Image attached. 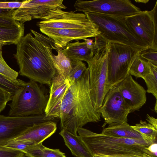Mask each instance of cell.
Masks as SVG:
<instances>
[{
	"instance_id": "6da1fadb",
	"label": "cell",
	"mask_w": 157,
	"mask_h": 157,
	"mask_svg": "<svg viewBox=\"0 0 157 157\" xmlns=\"http://www.w3.org/2000/svg\"><path fill=\"white\" fill-rule=\"evenodd\" d=\"M17 44L14 55L19 67V73L30 80L50 86L56 73L53 60L52 49H59L48 36L33 30Z\"/></svg>"
},
{
	"instance_id": "7a4b0ae2",
	"label": "cell",
	"mask_w": 157,
	"mask_h": 157,
	"mask_svg": "<svg viewBox=\"0 0 157 157\" xmlns=\"http://www.w3.org/2000/svg\"><path fill=\"white\" fill-rule=\"evenodd\" d=\"M101 116L90 98L87 68L71 85L54 116L60 119L62 129L76 135L78 128L89 122H99Z\"/></svg>"
},
{
	"instance_id": "3957f363",
	"label": "cell",
	"mask_w": 157,
	"mask_h": 157,
	"mask_svg": "<svg viewBox=\"0 0 157 157\" xmlns=\"http://www.w3.org/2000/svg\"><path fill=\"white\" fill-rule=\"evenodd\" d=\"M77 132L93 156H113L127 154L147 155L157 157L149 147L155 143L143 139L121 138L98 134L79 127Z\"/></svg>"
},
{
	"instance_id": "277c9868",
	"label": "cell",
	"mask_w": 157,
	"mask_h": 157,
	"mask_svg": "<svg viewBox=\"0 0 157 157\" xmlns=\"http://www.w3.org/2000/svg\"><path fill=\"white\" fill-rule=\"evenodd\" d=\"M84 13L88 19L98 26L101 32L98 36L106 43L112 42L125 45L141 52L150 48L131 31L125 21V17Z\"/></svg>"
},
{
	"instance_id": "5b68a950",
	"label": "cell",
	"mask_w": 157,
	"mask_h": 157,
	"mask_svg": "<svg viewBox=\"0 0 157 157\" xmlns=\"http://www.w3.org/2000/svg\"><path fill=\"white\" fill-rule=\"evenodd\" d=\"M48 98L36 82L30 80L13 95L8 116L25 117L45 114Z\"/></svg>"
},
{
	"instance_id": "8992f818",
	"label": "cell",
	"mask_w": 157,
	"mask_h": 157,
	"mask_svg": "<svg viewBox=\"0 0 157 157\" xmlns=\"http://www.w3.org/2000/svg\"><path fill=\"white\" fill-rule=\"evenodd\" d=\"M107 47V78L108 90L118 85L128 75L130 68L140 51L121 44L108 42Z\"/></svg>"
},
{
	"instance_id": "52a82bcc",
	"label": "cell",
	"mask_w": 157,
	"mask_h": 157,
	"mask_svg": "<svg viewBox=\"0 0 157 157\" xmlns=\"http://www.w3.org/2000/svg\"><path fill=\"white\" fill-rule=\"evenodd\" d=\"M107 47L97 51L87 63L89 72L90 93L91 100L97 111L101 107L106 94L107 78Z\"/></svg>"
},
{
	"instance_id": "ba28073f",
	"label": "cell",
	"mask_w": 157,
	"mask_h": 157,
	"mask_svg": "<svg viewBox=\"0 0 157 157\" xmlns=\"http://www.w3.org/2000/svg\"><path fill=\"white\" fill-rule=\"evenodd\" d=\"M125 21L138 39L157 51V1L151 10L141 11L126 16Z\"/></svg>"
},
{
	"instance_id": "9c48e42d",
	"label": "cell",
	"mask_w": 157,
	"mask_h": 157,
	"mask_svg": "<svg viewBox=\"0 0 157 157\" xmlns=\"http://www.w3.org/2000/svg\"><path fill=\"white\" fill-rule=\"evenodd\" d=\"M36 23L40 28L98 29V26L88 19L85 13L57 9L48 11Z\"/></svg>"
},
{
	"instance_id": "30bf717a",
	"label": "cell",
	"mask_w": 157,
	"mask_h": 157,
	"mask_svg": "<svg viewBox=\"0 0 157 157\" xmlns=\"http://www.w3.org/2000/svg\"><path fill=\"white\" fill-rule=\"evenodd\" d=\"M74 7L76 11L125 17L140 12L139 7L129 0H77Z\"/></svg>"
},
{
	"instance_id": "8fae6325",
	"label": "cell",
	"mask_w": 157,
	"mask_h": 157,
	"mask_svg": "<svg viewBox=\"0 0 157 157\" xmlns=\"http://www.w3.org/2000/svg\"><path fill=\"white\" fill-rule=\"evenodd\" d=\"M104 120L102 127L128 123L130 113L119 90L118 85L111 88L105 96L100 108L97 111Z\"/></svg>"
},
{
	"instance_id": "7c38bea8",
	"label": "cell",
	"mask_w": 157,
	"mask_h": 157,
	"mask_svg": "<svg viewBox=\"0 0 157 157\" xmlns=\"http://www.w3.org/2000/svg\"><path fill=\"white\" fill-rule=\"evenodd\" d=\"M57 117H47L45 114L25 117L0 115V146H2L20 135L35 123L54 121Z\"/></svg>"
},
{
	"instance_id": "4fadbf2b",
	"label": "cell",
	"mask_w": 157,
	"mask_h": 157,
	"mask_svg": "<svg viewBox=\"0 0 157 157\" xmlns=\"http://www.w3.org/2000/svg\"><path fill=\"white\" fill-rule=\"evenodd\" d=\"M63 0H26L21 7L13 11L11 17L14 20L21 23L33 19H39L45 16L50 10L67 8Z\"/></svg>"
},
{
	"instance_id": "5bb4252c",
	"label": "cell",
	"mask_w": 157,
	"mask_h": 157,
	"mask_svg": "<svg viewBox=\"0 0 157 157\" xmlns=\"http://www.w3.org/2000/svg\"><path fill=\"white\" fill-rule=\"evenodd\" d=\"M40 31L54 42L55 46L64 49L70 42L95 37L101 33L99 29L40 28Z\"/></svg>"
},
{
	"instance_id": "9a60e30c",
	"label": "cell",
	"mask_w": 157,
	"mask_h": 157,
	"mask_svg": "<svg viewBox=\"0 0 157 157\" xmlns=\"http://www.w3.org/2000/svg\"><path fill=\"white\" fill-rule=\"evenodd\" d=\"M118 85L130 113L139 110L146 103V90L132 76L128 75Z\"/></svg>"
},
{
	"instance_id": "2e32d148",
	"label": "cell",
	"mask_w": 157,
	"mask_h": 157,
	"mask_svg": "<svg viewBox=\"0 0 157 157\" xmlns=\"http://www.w3.org/2000/svg\"><path fill=\"white\" fill-rule=\"evenodd\" d=\"M71 84L68 80H64L56 73L50 86L49 95L45 110L46 116L54 117Z\"/></svg>"
},
{
	"instance_id": "e0dca14e",
	"label": "cell",
	"mask_w": 157,
	"mask_h": 157,
	"mask_svg": "<svg viewBox=\"0 0 157 157\" xmlns=\"http://www.w3.org/2000/svg\"><path fill=\"white\" fill-rule=\"evenodd\" d=\"M83 42L78 41L69 43L63 49L62 53L72 60L85 61L87 63L92 58L98 50L103 47L90 38L84 40Z\"/></svg>"
},
{
	"instance_id": "ac0fdd59",
	"label": "cell",
	"mask_w": 157,
	"mask_h": 157,
	"mask_svg": "<svg viewBox=\"0 0 157 157\" xmlns=\"http://www.w3.org/2000/svg\"><path fill=\"white\" fill-rule=\"evenodd\" d=\"M56 129V123L53 121L35 123L10 141L28 140L39 144L52 135Z\"/></svg>"
},
{
	"instance_id": "d6986e66",
	"label": "cell",
	"mask_w": 157,
	"mask_h": 157,
	"mask_svg": "<svg viewBox=\"0 0 157 157\" xmlns=\"http://www.w3.org/2000/svg\"><path fill=\"white\" fill-rule=\"evenodd\" d=\"M63 137L65 145L75 157H93L86 145L80 136L62 129L59 133Z\"/></svg>"
},
{
	"instance_id": "ffe728a7",
	"label": "cell",
	"mask_w": 157,
	"mask_h": 157,
	"mask_svg": "<svg viewBox=\"0 0 157 157\" xmlns=\"http://www.w3.org/2000/svg\"><path fill=\"white\" fill-rule=\"evenodd\" d=\"M24 25L20 22L12 25H0V42L4 45H17L24 36Z\"/></svg>"
},
{
	"instance_id": "44dd1931",
	"label": "cell",
	"mask_w": 157,
	"mask_h": 157,
	"mask_svg": "<svg viewBox=\"0 0 157 157\" xmlns=\"http://www.w3.org/2000/svg\"><path fill=\"white\" fill-rule=\"evenodd\" d=\"M101 133L117 138L143 139L140 134L128 123L108 126L103 129Z\"/></svg>"
},
{
	"instance_id": "7402d4cb",
	"label": "cell",
	"mask_w": 157,
	"mask_h": 157,
	"mask_svg": "<svg viewBox=\"0 0 157 157\" xmlns=\"http://www.w3.org/2000/svg\"><path fill=\"white\" fill-rule=\"evenodd\" d=\"M29 157H66L59 149H52L43 146L42 143L34 145L23 151Z\"/></svg>"
},
{
	"instance_id": "603a6c76",
	"label": "cell",
	"mask_w": 157,
	"mask_h": 157,
	"mask_svg": "<svg viewBox=\"0 0 157 157\" xmlns=\"http://www.w3.org/2000/svg\"><path fill=\"white\" fill-rule=\"evenodd\" d=\"M61 50H58L57 55H53V60L56 73L67 80L72 68L71 60L65 56Z\"/></svg>"
},
{
	"instance_id": "cb8c5ba5",
	"label": "cell",
	"mask_w": 157,
	"mask_h": 157,
	"mask_svg": "<svg viewBox=\"0 0 157 157\" xmlns=\"http://www.w3.org/2000/svg\"><path fill=\"white\" fill-rule=\"evenodd\" d=\"M151 71L149 63L141 58L140 53L132 64L128 75L143 79Z\"/></svg>"
},
{
	"instance_id": "d4e9b609",
	"label": "cell",
	"mask_w": 157,
	"mask_h": 157,
	"mask_svg": "<svg viewBox=\"0 0 157 157\" xmlns=\"http://www.w3.org/2000/svg\"><path fill=\"white\" fill-rule=\"evenodd\" d=\"M132 127L140 133L145 140L156 143L157 128L141 120Z\"/></svg>"
},
{
	"instance_id": "484cf974",
	"label": "cell",
	"mask_w": 157,
	"mask_h": 157,
	"mask_svg": "<svg viewBox=\"0 0 157 157\" xmlns=\"http://www.w3.org/2000/svg\"><path fill=\"white\" fill-rule=\"evenodd\" d=\"M150 66V72L143 79L147 86V92L151 93L157 98V66L149 62Z\"/></svg>"
},
{
	"instance_id": "4316f807",
	"label": "cell",
	"mask_w": 157,
	"mask_h": 157,
	"mask_svg": "<svg viewBox=\"0 0 157 157\" xmlns=\"http://www.w3.org/2000/svg\"><path fill=\"white\" fill-rule=\"evenodd\" d=\"M26 82L20 79L13 80L0 74V87L13 95L16 91L25 85Z\"/></svg>"
},
{
	"instance_id": "83f0119b",
	"label": "cell",
	"mask_w": 157,
	"mask_h": 157,
	"mask_svg": "<svg viewBox=\"0 0 157 157\" xmlns=\"http://www.w3.org/2000/svg\"><path fill=\"white\" fill-rule=\"evenodd\" d=\"M71 63L72 68L68 79L71 84L78 79L87 68L82 61L71 60Z\"/></svg>"
},
{
	"instance_id": "f1b7e54d",
	"label": "cell",
	"mask_w": 157,
	"mask_h": 157,
	"mask_svg": "<svg viewBox=\"0 0 157 157\" xmlns=\"http://www.w3.org/2000/svg\"><path fill=\"white\" fill-rule=\"evenodd\" d=\"M36 144H37L33 141L19 140L10 141L2 146L21 151L23 152L26 149Z\"/></svg>"
},
{
	"instance_id": "f546056e",
	"label": "cell",
	"mask_w": 157,
	"mask_h": 157,
	"mask_svg": "<svg viewBox=\"0 0 157 157\" xmlns=\"http://www.w3.org/2000/svg\"><path fill=\"white\" fill-rule=\"evenodd\" d=\"M0 74L13 80L17 79L18 73L10 67L3 58H0Z\"/></svg>"
},
{
	"instance_id": "4dcf8cb0",
	"label": "cell",
	"mask_w": 157,
	"mask_h": 157,
	"mask_svg": "<svg viewBox=\"0 0 157 157\" xmlns=\"http://www.w3.org/2000/svg\"><path fill=\"white\" fill-rule=\"evenodd\" d=\"M140 56L144 59L157 66V51L149 48L140 52Z\"/></svg>"
},
{
	"instance_id": "1f68e13d",
	"label": "cell",
	"mask_w": 157,
	"mask_h": 157,
	"mask_svg": "<svg viewBox=\"0 0 157 157\" xmlns=\"http://www.w3.org/2000/svg\"><path fill=\"white\" fill-rule=\"evenodd\" d=\"M25 154L22 151L2 146L0 149V157H24Z\"/></svg>"
},
{
	"instance_id": "d6a6232c",
	"label": "cell",
	"mask_w": 157,
	"mask_h": 157,
	"mask_svg": "<svg viewBox=\"0 0 157 157\" xmlns=\"http://www.w3.org/2000/svg\"><path fill=\"white\" fill-rule=\"evenodd\" d=\"M13 95L0 87V113L5 108L7 103L11 101Z\"/></svg>"
},
{
	"instance_id": "836d02e7",
	"label": "cell",
	"mask_w": 157,
	"mask_h": 157,
	"mask_svg": "<svg viewBox=\"0 0 157 157\" xmlns=\"http://www.w3.org/2000/svg\"><path fill=\"white\" fill-rule=\"evenodd\" d=\"M24 2L22 1H0V9H17L20 8Z\"/></svg>"
},
{
	"instance_id": "e575fe53",
	"label": "cell",
	"mask_w": 157,
	"mask_h": 157,
	"mask_svg": "<svg viewBox=\"0 0 157 157\" xmlns=\"http://www.w3.org/2000/svg\"><path fill=\"white\" fill-rule=\"evenodd\" d=\"M18 22L13 19L11 16L0 15V25H12Z\"/></svg>"
},
{
	"instance_id": "d590c367",
	"label": "cell",
	"mask_w": 157,
	"mask_h": 157,
	"mask_svg": "<svg viewBox=\"0 0 157 157\" xmlns=\"http://www.w3.org/2000/svg\"><path fill=\"white\" fill-rule=\"evenodd\" d=\"M104 156L106 157H155L147 155H140L132 154H127L113 156Z\"/></svg>"
},
{
	"instance_id": "8d00e7d4",
	"label": "cell",
	"mask_w": 157,
	"mask_h": 157,
	"mask_svg": "<svg viewBox=\"0 0 157 157\" xmlns=\"http://www.w3.org/2000/svg\"><path fill=\"white\" fill-rule=\"evenodd\" d=\"M146 120L148 123L157 128V119L148 114L147 115Z\"/></svg>"
},
{
	"instance_id": "74e56055",
	"label": "cell",
	"mask_w": 157,
	"mask_h": 157,
	"mask_svg": "<svg viewBox=\"0 0 157 157\" xmlns=\"http://www.w3.org/2000/svg\"><path fill=\"white\" fill-rule=\"evenodd\" d=\"M15 9H0V15L11 16Z\"/></svg>"
},
{
	"instance_id": "f35d334b",
	"label": "cell",
	"mask_w": 157,
	"mask_h": 157,
	"mask_svg": "<svg viewBox=\"0 0 157 157\" xmlns=\"http://www.w3.org/2000/svg\"><path fill=\"white\" fill-rule=\"evenodd\" d=\"M135 2H136L141 3L144 4L147 3L149 1L148 0H135Z\"/></svg>"
},
{
	"instance_id": "ab89813d",
	"label": "cell",
	"mask_w": 157,
	"mask_h": 157,
	"mask_svg": "<svg viewBox=\"0 0 157 157\" xmlns=\"http://www.w3.org/2000/svg\"><path fill=\"white\" fill-rule=\"evenodd\" d=\"M4 44L0 42V58H3L2 52V47L4 46Z\"/></svg>"
},
{
	"instance_id": "60d3db41",
	"label": "cell",
	"mask_w": 157,
	"mask_h": 157,
	"mask_svg": "<svg viewBox=\"0 0 157 157\" xmlns=\"http://www.w3.org/2000/svg\"><path fill=\"white\" fill-rule=\"evenodd\" d=\"M157 100H156V102L155 103V108H154V110L157 113Z\"/></svg>"
},
{
	"instance_id": "b9f144b4",
	"label": "cell",
	"mask_w": 157,
	"mask_h": 157,
	"mask_svg": "<svg viewBox=\"0 0 157 157\" xmlns=\"http://www.w3.org/2000/svg\"><path fill=\"white\" fill-rule=\"evenodd\" d=\"M2 147V146H0V149Z\"/></svg>"
}]
</instances>
